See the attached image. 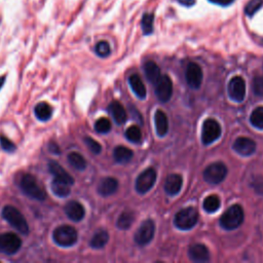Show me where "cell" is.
<instances>
[{
    "label": "cell",
    "instance_id": "obj_1",
    "mask_svg": "<svg viewBox=\"0 0 263 263\" xmlns=\"http://www.w3.org/2000/svg\"><path fill=\"white\" fill-rule=\"evenodd\" d=\"M52 240L63 248H69L76 244L78 240L77 230L71 225H60L52 232Z\"/></svg>",
    "mask_w": 263,
    "mask_h": 263
},
{
    "label": "cell",
    "instance_id": "obj_2",
    "mask_svg": "<svg viewBox=\"0 0 263 263\" xmlns=\"http://www.w3.org/2000/svg\"><path fill=\"white\" fill-rule=\"evenodd\" d=\"M244 222V210L240 205H233L228 208L220 218V225L226 230H233Z\"/></svg>",
    "mask_w": 263,
    "mask_h": 263
},
{
    "label": "cell",
    "instance_id": "obj_3",
    "mask_svg": "<svg viewBox=\"0 0 263 263\" xmlns=\"http://www.w3.org/2000/svg\"><path fill=\"white\" fill-rule=\"evenodd\" d=\"M3 217L20 233L28 234L29 225L23 214L13 206H7L3 209Z\"/></svg>",
    "mask_w": 263,
    "mask_h": 263
},
{
    "label": "cell",
    "instance_id": "obj_4",
    "mask_svg": "<svg viewBox=\"0 0 263 263\" xmlns=\"http://www.w3.org/2000/svg\"><path fill=\"white\" fill-rule=\"evenodd\" d=\"M21 188L23 192L30 199L44 201L46 199L45 190L39 185L36 178L30 174H26L21 180Z\"/></svg>",
    "mask_w": 263,
    "mask_h": 263
},
{
    "label": "cell",
    "instance_id": "obj_5",
    "mask_svg": "<svg viewBox=\"0 0 263 263\" xmlns=\"http://www.w3.org/2000/svg\"><path fill=\"white\" fill-rule=\"evenodd\" d=\"M199 220V212L196 209L189 207L182 209L175 215L174 223L181 230H189L195 226Z\"/></svg>",
    "mask_w": 263,
    "mask_h": 263
},
{
    "label": "cell",
    "instance_id": "obj_6",
    "mask_svg": "<svg viewBox=\"0 0 263 263\" xmlns=\"http://www.w3.org/2000/svg\"><path fill=\"white\" fill-rule=\"evenodd\" d=\"M21 247L22 240L16 233L7 232L0 234V253L11 256L18 253Z\"/></svg>",
    "mask_w": 263,
    "mask_h": 263
},
{
    "label": "cell",
    "instance_id": "obj_7",
    "mask_svg": "<svg viewBox=\"0 0 263 263\" xmlns=\"http://www.w3.org/2000/svg\"><path fill=\"white\" fill-rule=\"evenodd\" d=\"M221 136V126L213 118L205 120L202 128V141L205 145L212 144Z\"/></svg>",
    "mask_w": 263,
    "mask_h": 263
},
{
    "label": "cell",
    "instance_id": "obj_8",
    "mask_svg": "<svg viewBox=\"0 0 263 263\" xmlns=\"http://www.w3.org/2000/svg\"><path fill=\"white\" fill-rule=\"evenodd\" d=\"M227 175V168L222 163L210 165L204 172V179L210 184L221 183Z\"/></svg>",
    "mask_w": 263,
    "mask_h": 263
},
{
    "label": "cell",
    "instance_id": "obj_9",
    "mask_svg": "<svg viewBox=\"0 0 263 263\" xmlns=\"http://www.w3.org/2000/svg\"><path fill=\"white\" fill-rule=\"evenodd\" d=\"M155 181H156V172L154 169L149 168L138 176L135 183L136 190L141 194L146 193L153 187Z\"/></svg>",
    "mask_w": 263,
    "mask_h": 263
},
{
    "label": "cell",
    "instance_id": "obj_10",
    "mask_svg": "<svg viewBox=\"0 0 263 263\" xmlns=\"http://www.w3.org/2000/svg\"><path fill=\"white\" fill-rule=\"evenodd\" d=\"M154 232H155V224L153 220L148 219L144 221L139 227V229L137 230L135 234V242L139 246H145L152 241Z\"/></svg>",
    "mask_w": 263,
    "mask_h": 263
},
{
    "label": "cell",
    "instance_id": "obj_11",
    "mask_svg": "<svg viewBox=\"0 0 263 263\" xmlns=\"http://www.w3.org/2000/svg\"><path fill=\"white\" fill-rule=\"evenodd\" d=\"M155 94L161 102H168L173 94V84L171 78L167 75H162L155 84Z\"/></svg>",
    "mask_w": 263,
    "mask_h": 263
},
{
    "label": "cell",
    "instance_id": "obj_12",
    "mask_svg": "<svg viewBox=\"0 0 263 263\" xmlns=\"http://www.w3.org/2000/svg\"><path fill=\"white\" fill-rule=\"evenodd\" d=\"M228 95L236 102H242L246 96V83L240 76H235L228 84Z\"/></svg>",
    "mask_w": 263,
    "mask_h": 263
},
{
    "label": "cell",
    "instance_id": "obj_13",
    "mask_svg": "<svg viewBox=\"0 0 263 263\" xmlns=\"http://www.w3.org/2000/svg\"><path fill=\"white\" fill-rule=\"evenodd\" d=\"M64 212L66 216L74 222L82 221L86 215L85 207L77 201L68 202L64 208Z\"/></svg>",
    "mask_w": 263,
    "mask_h": 263
},
{
    "label": "cell",
    "instance_id": "obj_14",
    "mask_svg": "<svg viewBox=\"0 0 263 263\" xmlns=\"http://www.w3.org/2000/svg\"><path fill=\"white\" fill-rule=\"evenodd\" d=\"M185 78L191 89H199L203 82V71L201 67L195 63H189L186 68Z\"/></svg>",
    "mask_w": 263,
    "mask_h": 263
},
{
    "label": "cell",
    "instance_id": "obj_15",
    "mask_svg": "<svg viewBox=\"0 0 263 263\" xmlns=\"http://www.w3.org/2000/svg\"><path fill=\"white\" fill-rule=\"evenodd\" d=\"M233 150L242 156H250L256 150V143L250 138L241 137L233 143Z\"/></svg>",
    "mask_w": 263,
    "mask_h": 263
},
{
    "label": "cell",
    "instance_id": "obj_16",
    "mask_svg": "<svg viewBox=\"0 0 263 263\" xmlns=\"http://www.w3.org/2000/svg\"><path fill=\"white\" fill-rule=\"evenodd\" d=\"M48 170L51 173V175L54 176V179L65 182L69 184L70 186H72L74 184V179L73 177L66 172V170L57 162L51 161L48 163Z\"/></svg>",
    "mask_w": 263,
    "mask_h": 263
},
{
    "label": "cell",
    "instance_id": "obj_17",
    "mask_svg": "<svg viewBox=\"0 0 263 263\" xmlns=\"http://www.w3.org/2000/svg\"><path fill=\"white\" fill-rule=\"evenodd\" d=\"M118 182L115 178L106 177L101 180L98 185V192L102 196H110L117 191Z\"/></svg>",
    "mask_w": 263,
    "mask_h": 263
},
{
    "label": "cell",
    "instance_id": "obj_18",
    "mask_svg": "<svg viewBox=\"0 0 263 263\" xmlns=\"http://www.w3.org/2000/svg\"><path fill=\"white\" fill-rule=\"evenodd\" d=\"M189 258L194 262H206L210 259V252L203 244H194L188 250Z\"/></svg>",
    "mask_w": 263,
    "mask_h": 263
},
{
    "label": "cell",
    "instance_id": "obj_19",
    "mask_svg": "<svg viewBox=\"0 0 263 263\" xmlns=\"http://www.w3.org/2000/svg\"><path fill=\"white\" fill-rule=\"evenodd\" d=\"M182 184H183L182 177L178 174H172L166 180L165 190L170 195H176L181 190Z\"/></svg>",
    "mask_w": 263,
    "mask_h": 263
},
{
    "label": "cell",
    "instance_id": "obj_20",
    "mask_svg": "<svg viewBox=\"0 0 263 263\" xmlns=\"http://www.w3.org/2000/svg\"><path fill=\"white\" fill-rule=\"evenodd\" d=\"M154 121H155L157 135L161 137L165 136L168 133V129H169V122L165 112L162 110H157L154 115Z\"/></svg>",
    "mask_w": 263,
    "mask_h": 263
},
{
    "label": "cell",
    "instance_id": "obj_21",
    "mask_svg": "<svg viewBox=\"0 0 263 263\" xmlns=\"http://www.w3.org/2000/svg\"><path fill=\"white\" fill-rule=\"evenodd\" d=\"M109 111H110L114 121L117 124H123L125 122V120H126V112H125V109L123 108V106L119 102L113 101L109 105Z\"/></svg>",
    "mask_w": 263,
    "mask_h": 263
},
{
    "label": "cell",
    "instance_id": "obj_22",
    "mask_svg": "<svg viewBox=\"0 0 263 263\" xmlns=\"http://www.w3.org/2000/svg\"><path fill=\"white\" fill-rule=\"evenodd\" d=\"M143 70L145 72L147 80L153 85L159 81L160 77L162 76L159 66H157L153 61H147L143 66Z\"/></svg>",
    "mask_w": 263,
    "mask_h": 263
},
{
    "label": "cell",
    "instance_id": "obj_23",
    "mask_svg": "<svg viewBox=\"0 0 263 263\" xmlns=\"http://www.w3.org/2000/svg\"><path fill=\"white\" fill-rule=\"evenodd\" d=\"M129 86L133 90V92L140 98V99H145L146 97V88L145 85L143 84L141 77L138 74H133L130 75L128 78Z\"/></svg>",
    "mask_w": 263,
    "mask_h": 263
},
{
    "label": "cell",
    "instance_id": "obj_24",
    "mask_svg": "<svg viewBox=\"0 0 263 263\" xmlns=\"http://www.w3.org/2000/svg\"><path fill=\"white\" fill-rule=\"evenodd\" d=\"M134 153L129 148H126L124 146H117L113 151V157L116 163L124 165L133 159Z\"/></svg>",
    "mask_w": 263,
    "mask_h": 263
},
{
    "label": "cell",
    "instance_id": "obj_25",
    "mask_svg": "<svg viewBox=\"0 0 263 263\" xmlns=\"http://www.w3.org/2000/svg\"><path fill=\"white\" fill-rule=\"evenodd\" d=\"M34 114L37 117V119L41 121H47L51 118L52 108L46 102H40L34 108Z\"/></svg>",
    "mask_w": 263,
    "mask_h": 263
},
{
    "label": "cell",
    "instance_id": "obj_26",
    "mask_svg": "<svg viewBox=\"0 0 263 263\" xmlns=\"http://www.w3.org/2000/svg\"><path fill=\"white\" fill-rule=\"evenodd\" d=\"M50 187H51L52 193L62 199L67 198L71 192V189H70L71 186L69 185V184L56 180V179L52 180V182L50 184Z\"/></svg>",
    "mask_w": 263,
    "mask_h": 263
},
{
    "label": "cell",
    "instance_id": "obj_27",
    "mask_svg": "<svg viewBox=\"0 0 263 263\" xmlns=\"http://www.w3.org/2000/svg\"><path fill=\"white\" fill-rule=\"evenodd\" d=\"M109 241V234L107 231L105 230H100L97 233H95V235L92 238L91 240V247L93 249H102Z\"/></svg>",
    "mask_w": 263,
    "mask_h": 263
},
{
    "label": "cell",
    "instance_id": "obj_28",
    "mask_svg": "<svg viewBox=\"0 0 263 263\" xmlns=\"http://www.w3.org/2000/svg\"><path fill=\"white\" fill-rule=\"evenodd\" d=\"M68 163L78 171H84L87 168L86 159L78 152H71L68 154Z\"/></svg>",
    "mask_w": 263,
    "mask_h": 263
},
{
    "label": "cell",
    "instance_id": "obj_29",
    "mask_svg": "<svg viewBox=\"0 0 263 263\" xmlns=\"http://www.w3.org/2000/svg\"><path fill=\"white\" fill-rule=\"evenodd\" d=\"M134 220H135V215H134L133 212L124 211L118 217L117 222H116V226L119 229H122V230L128 229L132 226V224L134 223Z\"/></svg>",
    "mask_w": 263,
    "mask_h": 263
},
{
    "label": "cell",
    "instance_id": "obj_30",
    "mask_svg": "<svg viewBox=\"0 0 263 263\" xmlns=\"http://www.w3.org/2000/svg\"><path fill=\"white\" fill-rule=\"evenodd\" d=\"M220 199L219 196L213 194L210 195L208 198L205 199L204 203H203V207L205 209V211L208 213H215L216 211H218L220 208Z\"/></svg>",
    "mask_w": 263,
    "mask_h": 263
},
{
    "label": "cell",
    "instance_id": "obj_31",
    "mask_svg": "<svg viewBox=\"0 0 263 263\" xmlns=\"http://www.w3.org/2000/svg\"><path fill=\"white\" fill-rule=\"evenodd\" d=\"M153 22H154V15L150 13H145L142 16L141 20V27L143 33L145 35H150L153 32Z\"/></svg>",
    "mask_w": 263,
    "mask_h": 263
},
{
    "label": "cell",
    "instance_id": "obj_32",
    "mask_svg": "<svg viewBox=\"0 0 263 263\" xmlns=\"http://www.w3.org/2000/svg\"><path fill=\"white\" fill-rule=\"evenodd\" d=\"M125 137L128 141L133 143H139L142 139L141 130L137 125H130L125 130Z\"/></svg>",
    "mask_w": 263,
    "mask_h": 263
},
{
    "label": "cell",
    "instance_id": "obj_33",
    "mask_svg": "<svg viewBox=\"0 0 263 263\" xmlns=\"http://www.w3.org/2000/svg\"><path fill=\"white\" fill-rule=\"evenodd\" d=\"M95 52L101 58H107L111 54V47L107 41H99L95 45Z\"/></svg>",
    "mask_w": 263,
    "mask_h": 263
},
{
    "label": "cell",
    "instance_id": "obj_34",
    "mask_svg": "<svg viewBox=\"0 0 263 263\" xmlns=\"http://www.w3.org/2000/svg\"><path fill=\"white\" fill-rule=\"evenodd\" d=\"M250 121L255 127L263 129V107H258L253 110L250 116Z\"/></svg>",
    "mask_w": 263,
    "mask_h": 263
},
{
    "label": "cell",
    "instance_id": "obj_35",
    "mask_svg": "<svg viewBox=\"0 0 263 263\" xmlns=\"http://www.w3.org/2000/svg\"><path fill=\"white\" fill-rule=\"evenodd\" d=\"M95 129L100 134H107L111 129V122L106 117H101L96 121Z\"/></svg>",
    "mask_w": 263,
    "mask_h": 263
},
{
    "label": "cell",
    "instance_id": "obj_36",
    "mask_svg": "<svg viewBox=\"0 0 263 263\" xmlns=\"http://www.w3.org/2000/svg\"><path fill=\"white\" fill-rule=\"evenodd\" d=\"M263 7V0H250L245 7V14L248 17H253Z\"/></svg>",
    "mask_w": 263,
    "mask_h": 263
},
{
    "label": "cell",
    "instance_id": "obj_37",
    "mask_svg": "<svg viewBox=\"0 0 263 263\" xmlns=\"http://www.w3.org/2000/svg\"><path fill=\"white\" fill-rule=\"evenodd\" d=\"M253 92L256 96H263V77L256 76L253 80Z\"/></svg>",
    "mask_w": 263,
    "mask_h": 263
},
{
    "label": "cell",
    "instance_id": "obj_38",
    "mask_svg": "<svg viewBox=\"0 0 263 263\" xmlns=\"http://www.w3.org/2000/svg\"><path fill=\"white\" fill-rule=\"evenodd\" d=\"M0 144H2L3 149L8 152H14L17 149L15 143L4 135H0Z\"/></svg>",
    "mask_w": 263,
    "mask_h": 263
},
{
    "label": "cell",
    "instance_id": "obj_39",
    "mask_svg": "<svg viewBox=\"0 0 263 263\" xmlns=\"http://www.w3.org/2000/svg\"><path fill=\"white\" fill-rule=\"evenodd\" d=\"M85 142L87 144V146L89 147V149L95 153V154H99L102 151V147L100 145V143H98L96 140H94L93 138L90 137H86L85 138Z\"/></svg>",
    "mask_w": 263,
    "mask_h": 263
},
{
    "label": "cell",
    "instance_id": "obj_40",
    "mask_svg": "<svg viewBox=\"0 0 263 263\" xmlns=\"http://www.w3.org/2000/svg\"><path fill=\"white\" fill-rule=\"evenodd\" d=\"M209 3H211L213 5H216V6H219V7H229L231 6L235 0H208Z\"/></svg>",
    "mask_w": 263,
    "mask_h": 263
},
{
    "label": "cell",
    "instance_id": "obj_41",
    "mask_svg": "<svg viewBox=\"0 0 263 263\" xmlns=\"http://www.w3.org/2000/svg\"><path fill=\"white\" fill-rule=\"evenodd\" d=\"M177 2L183 6V7H186V8H191L195 5L196 0H177Z\"/></svg>",
    "mask_w": 263,
    "mask_h": 263
},
{
    "label": "cell",
    "instance_id": "obj_42",
    "mask_svg": "<svg viewBox=\"0 0 263 263\" xmlns=\"http://www.w3.org/2000/svg\"><path fill=\"white\" fill-rule=\"evenodd\" d=\"M48 150H49L50 152H52V153H55V154H59V153H60L59 146H58V144H56L55 142H51V143L48 144Z\"/></svg>",
    "mask_w": 263,
    "mask_h": 263
},
{
    "label": "cell",
    "instance_id": "obj_43",
    "mask_svg": "<svg viewBox=\"0 0 263 263\" xmlns=\"http://www.w3.org/2000/svg\"><path fill=\"white\" fill-rule=\"evenodd\" d=\"M5 82H6V76H2V77H0V90H2V88L4 87Z\"/></svg>",
    "mask_w": 263,
    "mask_h": 263
}]
</instances>
